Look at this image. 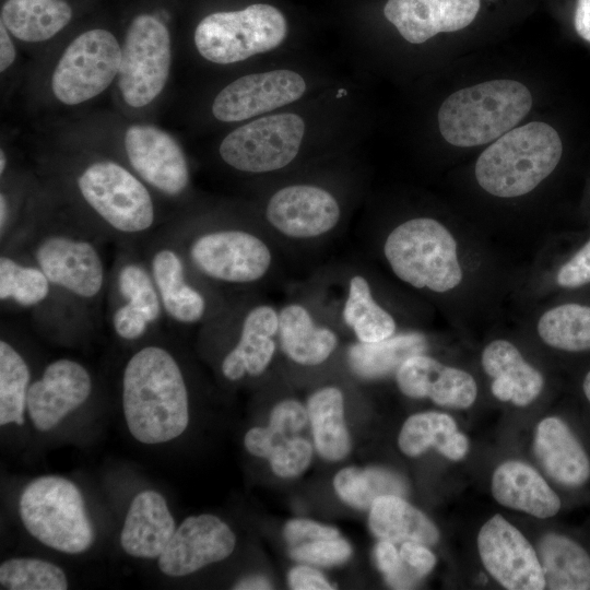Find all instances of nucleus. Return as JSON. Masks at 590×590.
<instances>
[{"instance_id": "1", "label": "nucleus", "mask_w": 590, "mask_h": 590, "mask_svg": "<svg viewBox=\"0 0 590 590\" xmlns=\"http://www.w3.org/2000/svg\"><path fill=\"white\" fill-rule=\"evenodd\" d=\"M122 406L129 432L140 442L163 444L186 430L188 391L168 351L150 345L128 361L122 377Z\"/></svg>"}, {"instance_id": "2", "label": "nucleus", "mask_w": 590, "mask_h": 590, "mask_svg": "<svg viewBox=\"0 0 590 590\" xmlns=\"http://www.w3.org/2000/svg\"><path fill=\"white\" fill-rule=\"evenodd\" d=\"M559 133L551 125L531 121L496 139L479 156L475 177L488 193L514 198L532 191L558 165Z\"/></svg>"}, {"instance_id": "3", "label": "nucleus", "mask_w": 590, "mask_h": 590, "mask_svg": "<svg viewBox=\"0 0 590 590\" xmlns=\"http://www.w3.org/2000/svg\"><path fill=\"white\" fill-rule=\"evenodd\" d=\"M531 107L532 95L523 83L492 80L449 95L438 110V127L455 146L483 145L514 129Z\"/></svg>"}, {"instance_id": "4", "label": "nucleus", "mask_w": 590, "mask_h": 590, "mask_svg": "<svg viewBox=\"0 0 590 590\" xmlns=\"http://www.w3.org/2000/svg\"><path fill=\"white\" fill-rule=\"evenodd\" d=\"M384 253L392 272L416 288L445 293L461 282L457 243L434 219L415 217L398 225L386 238Z\"/></svg>"}, {"instance_id": "5", "label": "nucleus", "mask_w": 590, "mask_h": 590, "mask_svg": "<svg viewBox=\"0 0 590 590\" xmlns=\"http://www.w3.org/2000/svg\"><path fill=\"white\" fill-rule=\"evenodd\" d=\"M19 512L28 533L58 552L79 554L94 543L83 496L68 479L46 475L31 481L21 494Z\"/></svg>"}, {"instance_id": "6", "label": "nucleus", "mask_w": 590, "mask_h": 590, "mask_svg": "<svg viewBox=\"0 0 590 590\" xmlns=\"http://www.w3.org/2000/svg\"><path fill=\"white\" fill-rule=\"evenodd\" d=\"M286 35L283 13L271 4L255 3L206 15L197 25L193 40L205 60L231 64L278 48Z\"/></svg>"}, {"instance_id": "7", "label": "nucleus", "mask_w": 590, "mask_h": 590, "mask_svg": "<svg viewBox=\"0 0 590 590\" xmlns=\"http://www.w3.org/2000/svg\"><path fill=\"white\" fill-rule=\"evenodd\" d=\"M78 188L91 209L119 233L139 234L154 224V203L148 188L116 162L87 165L78 177Z\"/></svg>"}, {"instance_id": "8", "label": "nucleus", "mask_w": 590, "mask_h": 590, "mask_svg": "<svg viewBox=\"0 0 590 590\" xmlns=\"http://www.w3.org/2000/svg\"><path fill=\"white\" fill-rule=\"evenodd\" d=\"M172 42L166 25L151 14L135 16L121 45L118 86L125 103L142 108L163 92L170 71Z\"/></svg>"}, {"instance_id": "9", "label": "nucleus", "mask_w": 590, "mask_h": 590, "mask_svg": "<svg viewBox=\"0 0 590 590\" xmlns=\"http://www.w3.org/2000/svg\"><path fill=\"white\" fill-rule=\"evenodd\" d=\"M121 46L107 30L78 35L64 49L51 76L54 96L73 106L103 93L118 76Z\"/></svg>"}, {"instance_id": "10", "label": "nucleus", "mask_w": 590, "mask_h": 590, "mask_svg": "<svg viewBox=\"0 0 590 590\" xmlns=\"http://www.w3.org/2000/svg\"><path fill=\"white\" fill-rule=\"evenodd\" d=\"M305 134L304 119L294 113H279L255 119L229 132L221 142V158L244 173H270L291 164Z\"/></svg>"}, {"instance_id": "11", "label": "nucleus", "mask_w": 590, "mask_h": 590, "mask_svg": "<svg viewBox=\"0 0 590 590\" xmlns=\"http://www.w3.org/2000/svg\"><path fill=\"white\" fill-rule=\"evenodd\" d=\"M189 258L206 278L226 284H252L271 270L273 256L258 235L223 228L198 235L189 246Z\"/></svg>"}, {"instance_id": "12", "label": "nucleus", "mask_w": 590, "mask_h": 590, "mask_svg": "<svg viewBox=\"0 0 590 590\" xmlns=\"http://www.w3.org/2000/svg\"><path fill=\"white\" fill-rule=\"evenodd\" d=\"M477 550L487 573L509 590H542L543 569L526 536L503 516L495 515L480 529Z\"/></svg>"}, {"instance_id": "13", "label": "nucleus", "mask_w": 590, "mask_h": 590, "mask_svg": "<svg viewBox=\"0 0 590 590\" xmlns=\"http://www.w3.org/2000/svg\"><path fill=\"white\" fill-rule=\"evenodd\" d=\"M306 91L304 78L292 70L278 69L240 76L214 98L212 114L223 122L259 116L299 99Z\"/></svg>"}, {"instance_id": "14", "label": "nucleus", "mask_w": 590, "mask_h": 590, "mask_svg": "<svg viewBox=\"0 0 590 590\" xmlns=\"http://www.w3.org/2000/svg\"><path fill=\"white\" fill-rule=\"evenodd\" d=\"M266 219L279 234L290 239L308 240L332 232L341 219V208L324 188L295 184L271 196Z\"/></svg>"}, {"instance_id": "15", "label": "nucleus", "mask_w": 590, "mask_h": 590, "mask_svg": "<svg viewBox=\"0 0 590 590\" xmlns=\"http://www.w3.org/2000/svg\"><path fill=\"white\" fill-rule=\"evenodd\" d=\"M123 145L130 165L150 186L173 197L186 190L188 162L169 133L152 125H132L126 130Z\"/></svg>"}, {"instance_id": "16", "label": "nucleus", "mask_w": 590, "mask_h": 590, "mask_svg": "<svg viewBox=\"0 0 590 590\" xmlns=\"http://www.w3.org/2000/svg\"><path fill=\"white\" fill-rule=\"evenodd\" d=\"M235 544L234 532L219 517L210 514L190 516L175 530L160 555L158 568L170 577L187 576L227 558Z\"/></svg>"}, {"instance_id": "17", "label": "nucleus", "mask_w": 590, "mask_h": 590, "mask_svg": "<svg viewBox=\"0 0 590 590\" xmlns=\"http://www.w3.org/2000/svg\"><path fill=\"white\" fill-rule=\"evenodd\" d=\"M35 259L49 282L81 298L95 297L104 284V266L93 244L68 235H49L36 246Z\"/></svg>"}, {"instance_id": "18", "label": "nucleus", "mask_w": 590, "mask_h": 590, "mask_svg": "<svg viewBox=\"0 0 590 590\" xmlns=\"http://www.w3.org/2000/svg\"><path fill=\"white\" fill-rule=\"evenodd\" d=\"M91 390L92 379L83 365L68 358L50 363L28 388L27 412L34 426L40 432L54 428L85 402Z\"/></svg>"}, {"instance_id": "19", "label": "nucleus", "mask_w": 590, "mask_h": 590, "mask_svg": "<svg viewBox=\"0 0 590 590\" xmlns=\"http://www.w3.org/2000/svg\"><path fill=\"white\" fill-rule=\"evenodd\" d=\"M481 0H388L385 17L411 44H423L439 33L470 25Z\"/></svg>"}, {"instance_id": "20", "label": "nucleus", "mask_w": 590, "mask_h": 590, "mask_svg": "<svg viewBox=\"0 0 590 590\" xmlns=\"http://www.w3.org/2000/svg\"><path fill=\"white\" fill-rule=\"evenodd\" d=\"M396 380L406 397L429 398L452 409L471 406L477 394L476 382L469 373L422 354L408 357L396 370Z\"/></svg>"}, {"instance_id": "21", "label": "nucleus", "mask_w": 590, "mask_h": 590, "mask_svg": "<svg viewBox=\"0 0 590 590\" xmlns=\"http://www.w3.org/2000/svg\"><path fill=\"white\" fill-rule=\"evenodd\" d=\"M279 331V310L270 304H257L244 316L238 341L225 355L223 376L237 381L261 375L271 364Z\"/></svg>"}, {"instance_id": "22", "label": "nucleus", "mask_w": 590, "mask_h": 590, "mask_svg": "<svg viewBox=\"0 0 590 590\" xmlns=\"http://www.w3.org/2000/svg\"><path fill=\"white\" fill-rule=\"evenodd\" d=\"M533 451L545 472L564 486L579 487L590 479V459L560 417L548 416L539 422Z\"/></svg>"}, {"instance_id": "23", "label": "nucleus", "mask_w": 590, "mask_h": 590, "mask_svg": "<svg viewBox=\"0 0 590 590\" xmlns=\"http://www.w3.org/2000/svg\"><path fill=\"white\" fill-rule=\"evenodd\" d=\"M176 530L165 498L149 489L131 502L120 533L123 551L138 558H158Z\"/></svg>"}, {"instance_id": "24", "label": "nucleus", "mask_w": 590, "mask_h": 590, "mask_svg": "<svg viewBox=\"0 0 590 590\" xmlns=\"http://www.w3.org/2000/svg\"><path fill=\"white\" fill-rule=\"evenodd\" d=\"M491 487L498 504L539 519L555 516L562 506L540 473L521 461L509 460L497 467Z\"/></svg>"}, {"instance_id": "25", "label": "nucleus", "mask_w": 590, "mask_h": 590, "mask_svg": "<svg viewBox=\"0 0 590 590\" xmlns=\"http://www.w3.org/2000/svg\"><path fill=\"white\" fill-rule=\"evenodd\" d=\"M278 341L294 363L317 366L334 353L339 337L331 328L320 324L305 305L292 302L279 309Z\"/></svg>"}, {"instance_id": "26", "label": "nucleus", "mask_w": 590, "mask_h": 590, "mask_svg": "<svg viewBox=\"0 0 590 590\" xmlns=\"http://www.w3.org/2000/svg\"><path fill=\"white\" fill-rule=\"evenodd\" d=\"M482 366L493 378L492 392L500 401L526 406L543 389L542 374L527 363L519 350L506 340H495L484 349Z\"/></svg>"}, {"instance_id": "27", "label": "nucleus", "mask_w": 590, "mask_h": 590, "mask_svg": "<svg viewBox=\"0 0 590 590\" xmlns=\"http://www.w3.org/2000/svg\"><path fill=\"white\" fill-rule=\"evenodd\" d=\"M151 274L163 309L175 321L192 324L206 312L204 295L186 278L180 256L169 248L157 250L151 260Z\"/></svg>"}, {"instance_id": "28", "label": "nucleus", "mask_w": 590, "mask_h": 590, "mask_svg": "<svg viewBox=\"0 0 590 590\" xmlns=\"http://www.w3.org/2000/svg\"><path fill=\"white\" fill-rule=\"evenodd\" d=\"M368 524L380 540L434 545L439 531L430 519L399 495L377 497L369 507Z\"/></svg>"}, {"instance_id": "29", "label": "nucleus", "mask_w": 590, "mask_h": 590, "mask_svg": "<svg viewBox=\"0 0 590 590\" xmlns=\"http://www.w3.org/2000/svg\"><path fill=\"white\" fill-rule=\"evenodd\" d=\"M398 445L409 457H417L434 447L453 461L464 458L469 450V440L458 430L455 420L434 411L411 415L401 427Z\"/></svg>"}, {"instance_id": "30", "label": "nucleus", "mask_w": 590, "mask_h": 590, "mask_svg": "<svg viewBox=\"0 0 590 590\" xmlns=\"http://www.w3.org/2000/svg\"><path fill=\"white\" fill-rule=\"evenodd\" d=\"M71 17L72 9L64 0H7L1 7V23L25 43L50 39Z\"/></svg>"}, {"instance_id": "31", "label": "nucleus", "mask_w": 590, "mask_h": 590, "mask_svg": "<svg viewBox=\"0 0 590 590\" xmlns=\"http://www.w3.org/2000/svg\"><path fill=\"white\" fill-rule=\"evenodd\" d=\"M314 444L326 460L340 461L350 452V435L344 422V397L334 386L321 387L307 401Z\"/></svg>"}, {"instance_id": "32", "label": "nucleus", "mask_w": 590, "mask_h": 590, "mask_svg": "<svg viewBox=\"0 0 590 590\" xmlns=\"http://www.w3.org/2000/svg\"><path fill=\"white\" fill-rule=\"evenodd\" d=\"M545 588L551 590H590V556L573 539L545 534L539 543Z\"/></svg>"}, {"instance_id": "33", "label": "nucleus", "mask_w": 590, "mask_h": 590, "mask_svg": "<svg viewBox=\"0 0 590 590\" xmlns=\"http://www.w3.org/2000/svg\"><path fill=\"white\" fill-rule=\"evenodd\" d=\"M341 316L359 343L380 342L396 332L393 317L375 300L368 281L361 274L347 282Z\"/></svg>"}, {"instance_id": "34", "label": "nucleus", "mask_w": 590, "mask_h": 590, "mask_svg": "<svg viewBox=\"0 0 590 590\" xmlns=\"http://www.w3.org/2000/svg\"><path fill=\"white\" fill-rule=\"evenodd\" d=\"M333 486L344 503L357 509L369 508L379 496H403L408 491L400 475L382 468H344L335 474Z\"/></svg>"}, {"instance_id": "35", "label": "nucleus", "mask_w": 590, "mask_h": 590, "mask_svg": "<svg viewBox=\"0 0 590 590\" xmlns=\"http://www.w3.org/2000/svg\"><path fill=\"white\" fill-rule=\"evenodd\" d=\"M425 349L422 335L402 334L376 343H359L350 351V362L354 370L363 377L384 376L398 367L410 356L421 354Z\"/></svg>"}, {"instance_id": "36", "label": "nucleus", "mask_w": 590, "mask_h": 590, "mask_svg": "<svg viewBox=\"0 0 590 590\" xmlns=\"http://www.w3.org/2000/svg\"><path fill=\"white\" fill-rule=\"evenodd\" d=\"M538 332L547 345L567 352L590 350V307L564 304L547 310Z\"/></svg>"}, {"instance_id": "37", "label": "nucleus", "mask_w": 590, "mask_h": 590, "mask_svg": "<svg viewBox=\"0 0 590 590\" xmlns=\"http://www.w3.org/2000/svg\"><path fill=\"white\" fill-rule=\"evenodd\" d=\"M31 373L22 355L0 341V424H24Z\"/></svg>"}, {"instance_id": "38", "label": "nucleus", "mask_w": 590, "mask_h": 590, "mask_svg": "<svg viewBox=\"0 0 590 590\" xmlns=\"http://www.w3.org/2000/svg\"><path fill=\"white\" fill-rule=\"evenodd\" d=\"M1 589L64 590L68 580L57 565L32 557L10 558L0 565Z\"/></svg>"}, {"instance_id": "39", "label": "nucleus", "mask_w": 590, "mask_h": 590, "mask_svg": "<svg viewBox=\"0 0 590 590\" xmlns=\"http://www.w3.org/2000/svg\"><path fill=\"white\" fill-rule=\"evenodd\" d=\"M50 282L35 267L17 263L10 257L0 258V298L31 307L42 303L49 294Z\"/></svg>"}, {"instance_id": "40", "label": "nucleus", "mask_w": 590, "mask_h": 590, "mask_svg": "<svg viewBox=\"0 0 590 590\" xmlns=\"http://www.w3.org/2000/svg\"><path fill=\"white\" fill-rule=\"evenodd\" d=\"M118 291L126 303L144 312L151 323L162 312V302L152 274L139 263H127L118 273Z\"/></svg>"}, {"instance_id": "41", "label": "nucleus", "mask_w": 590, "mask_h": 590, "mask_svg": "<svg viewBox=\"0 0 590 590\" xmlns=\"http://www.w3.org/2000/svg\"><path fill=\"white\" fill-rule=\"evenodd\" d=\"M312 458L311 444L299 436L280 441L268 459L271 469L280 477L290 479L302 474Z\"/></svg>"}, {"instance_id": "42", "label": "nucleus", "mask_w": 590, "mask_h": 590, "mask_svg": "<svg viewBox=\"0 0 590 590\" xmlns=\"http://www.w3.org/2000/svg\"><path fill=\"white\" fill-rule=\"evenodd\" d=\"M352 554V547L343 539H324L294 545L290 556L305 564L317 566H334L346 562Z\"/></svg>"}, {"instance_id": "43", "label": "nucleus", "mask_w": 590, "mask_h": 590, "mask_svg": "<svg viewBox=\"0 0 590 590\" xmlns=\"http://www.w3.org/2000/svg\"><path fill=\"white\" fill-rule=\"evenodd\" d=\"M309 421L307 408L294 399H285L275 404L270 414L269 426L287 437L302 432Z\"/></svg>"}, {"instance_id": "44", "label": "nucleus", "mask_w": 590, "mask_h": 590, "mask_svg": "<svg viewBox=\"0 0 590 590\" xmlns=\"http://www.w3.org/2000/svg\"><path fill=\"white\" fill-rule=\"evenodd\" d=\"M284 538L292 546L306 542L339 538L334 527L308 519H293L284 527Z\"/></svg>"}, {"instance_id": "45", "label": "nucleus", "mask_w": 590, "mask_h": 590, "mask_svg": "<svg viewBox=\"0 0 590 590\" xmlns=\"http://www.w3.org/2000/svg\"><path fill=\"white\" fill-rule=\"evenodd\" d=\"M149 324L146 315L129 303L118 307L113 316L115 332L125 340L139 339Z\"/></svg>"}, {"instance_id": "46", "label": "nucleus", "mask_w": 590, "mask_h": 590, "mask_svg": "<svg viewBox=\"0 0 590 590\" xmlns=\"http://www.w3.org/2000/svg\"><path fill=\"white\" fill-rule=\"evenodd\" d=\"M563 287H578L590 282V240L568 260L557 273Z\"/></svg>"}, {"instance_id": "47", "label": "nucleus", "mask_w": 590, "mask_h": 590, "mask_svg": "<svg viewBox=\"0 0 590 590\" xmlns=\"http://www.w3.org/2000/svg\"><path fill=\"white\" fill-rule=\"evenodd\" d=\"M285 438L288 437L273 430L270 426L253 427L246 433L244 445L251 455L269 459L276 445Z\"/></svg>"}, {"instance_id": "48", "label": "nucleus", "mask_w": 590, "mask_h": 590, "mask_svg": "<svg viewBox=\"0 0 590 590\" xmlns=\"http://www.w3.org/2000/svg\"><path fill=\"white\" fill-rule=\"evenodd\" d=\"M401 559L420 577L432 571L436 565V556L427 545L418 542H404L399 551Z\"/></svg>"}, {"instance_id": "49", "label": "nucleus", "mask_w": 590, "mask_h": 590, "mask_svg": "<svg viewBox=\"0 0 590 590\" xmlns=\"http://www.w3.org/2000/svg\"><path fill=\"white\" fill-rule=\"evenodd\" d=\"M288 585L295 590H328L333 589L326 577L308 565H298L288 573Z\"/></svg>"}, {"instance_id": "50", "label": "nucleus", "mask_w": 590, "mask_h": 590, "mask_svg": "<svg viewBox=\"0 0 590 590\" xmlns=\"http://www.w3.org/2000/svg\"><path fill=\"white\" fill-rule=\"evenodd\" d=\"M375 560L386 577L396 573L402 564L400 553L393 542L380 540L375 546Z\"/></svg>"}, {"instance_id": "51", "label": "nucleus", "mask_w": 590, "mask_h": 590, "mask_svg": "<svg viewBox=\"0 0 590 590\" xmlns=\"http://www.w3.org/2000/svg\"><path fill=\"white\" fill-rule=\"evenodd\" d=\"M574 27L577 35L590 44V0H577L574 12Z\"/></svg>"}, {"instance_id": "52", "label": "nucleus", "mask_w": 590, "mask_h": 590, "mask_svg": "<svg viewBox=\"0 0 590 590\" xmlns=\"http://www.w3.org/2000/svg\"><path fill=\"white\" fill-rule=\"evenodd\" d=\"M15 60V48L9 31L0 23V71L8 70Z\"/></svg>"}, {"instance_id": "53", "label": "nucleus", "mask_w": 590, "mask_h": 590, "mask_svg": "<svg viewBox=\"0 0 590 590\" xmlns=\"http://www.w3.org/2000/svg\"><path fill=\"white\" fill-rule=\"evenodd\" d=\"M234 589H239V590L271 589V585L266 577L248 576L240 579L234 586Z\"/></svg>"}, {"instance_id": "54", "label": "nucleus", "mask_w": 590, "mask_h": 590, "mask_svg": "<svg viewBox=\"0 0 590 590\" xmlns=\"http://www.w3.org/2000/svg\"><path fill=\"white\" fill-rule=\"evenodd\" d=\"M9 219V203L5 194H0V227L1 233L3 234V229L7 226Z\"/></svg>"}, {"instance_id": "55", "label": "nucleus", "mask_w": 590, "mask_h": 590, "mask_svg": "<svg viewBox=\"0 0 590 590\" xmlns=\"http://www.w3.org/2000/svg\"><path fill=\"white\" fill-rule=\"evenodd\" d=\"M582 389H583L586 398L590 402V371H588V374L586 375L583 379Z\"/></svg>"}, {"instance_id": "56", "label": "nucleus", "mask_w": 590, "mask_h": 590, "mask_svg": "<svg viewBox=\"0 0 590 590\" xmlns=\"http://www.w3.org/2000/svg\"><path fill=\"white\" fill-rule=\"evenodd\" d=\"M5 167H7V157L3 150H1L0 152V174L1 175L4 173Z\"/></svg>"}]
</instances>
